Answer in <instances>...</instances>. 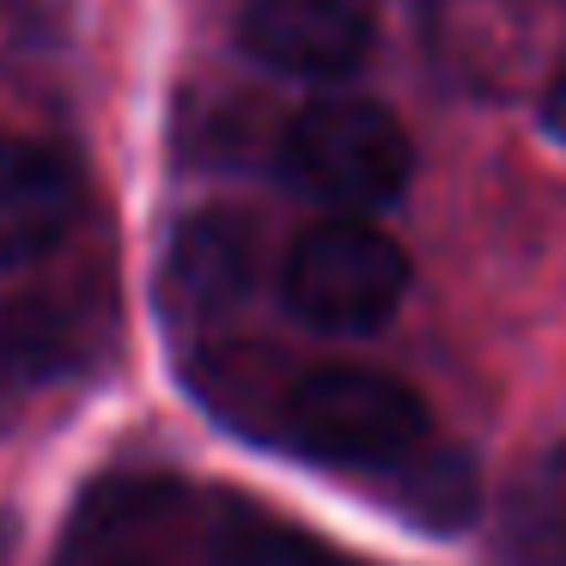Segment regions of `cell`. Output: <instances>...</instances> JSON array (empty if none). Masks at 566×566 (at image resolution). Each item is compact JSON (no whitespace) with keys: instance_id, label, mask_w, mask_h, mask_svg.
<instances>
[{"instance_id":"obj_1","label":"cell","mask_w":566,"mask_h":566,"mask_svg":"<svg viewBox=\"0 0 566 566\" xmlns=\"http://www.w3.org/2000/svg\"><path fill=\"white\" fill-rule=\"evenodd\" d=\"M281 432L298 457L359 481H390L432 444V415L402 378L371 366H317L281 396Z\"/></svg>"},{"instance_id":"obj_2","label":"cell","mask_w":566,"mask_h":566,"mask_svg":"<svg viewBox=\"0 0 566 566\" xmlns=\"http://www.w3.org/2000/svg\"><path fill=\"white\" fill-rule=\"evenodd\" d=\"M281 171L329 213H378L415 177L408 128L371 98H317L286 123Z\"/></svg>"},{"instance_id":"obj_3","label":"cell","mask_w":566,"mask_h":566,"mask_svg":"<svg viewBox=\"0 0 566 566\" xmlns=\"http://www.w3.org/2000/svg\"><path fill=\"white\" fill-rule=\"evenodd\" d=\"M281 298L317 335H371L402 311L408 256L366 213H335L293 238L281 262Z\"/></svg>"},{"instance_id":"obj_4","label":"cell","mask_w":566,"mask_h":566,"mask_svg":"<svg viewBox=\"0 0 566 566\" xmlns=\"http://www.w3.org/2000/svg\"><path fill=\"white\" fill-rule=\"evenodd\" d=\"M238 43L293 80H342L371 50L366 0H244Z\"/></svg>"},{"instance_id":"obj_5","label":"cell","mask_w":566,"mask_h":566,"mask_svg":"<svg viewBox=\"0 0 566 566\" xmlns=\"http://www.w3.org/2000/svg\"><path fill=\"white\" fill-rule=\"evenodd\" d=\"M165 311L184 329H208V323L232 317L256 286V220L232 208L189 213L171 238L165 256Z\"/></svg>"},{"instance_id":"obj_6","label":"cell","mask_w":566,"mask_h":566,"mask_svg":"<svg viewBox=\"0 0 566 566\" xmlns=\"http://www.w3.org/2000/svg\"><path fill=\"white\" fill-rule=\"evenodd\" d=\"M86 208L80 165L50 140L0 135V269H25L74 232Z\"/></svg>"},{"instance_id":"obj_7","label":"cell","mask_w":566,"mask_h":566,"mask_svg":"<svg viewBox=\"0 0 566 566\" xmlns=\"http://www.w3.org/2000/svg\"><path fill=\"white\" fill-rule=\"evenodd\" d=\"M500 566H566V444L512 493L500 524Z\"/></svg>"},{"instance_id":"obj_8","label":"cell","mask_w":566,"mask_h":566,"mask_svg":"<svg viewBox=\"0 0 566 566\" xmlns=\"http://www.w3.org/2000/svg\"><path fill=\"white\" fill-rule=\"evenodd\" d=\"M208 566H342V560L286 517L226 500L208 530Z\"/></svg>"},{"instance_id":"obj_9","label":"cell","mask_w":566,"mask_h":566,"mask_svg":"<svg viewBox=\"0 0 566 566\" xmlns=\"http://www.w3.org/2000/svg\"><path fill=\"white\" fill-rule=\"evenodd\" d=\"M542 128L566 147V67L548 80V92H542Z\"/></svg>"},{"instance_id":"obj_10","label":"cell","mask_w":566,"mask_h":566,"mask_svg":"<svg viewBox=\"0 0 566 566\" xmlns=\"http://www.w3.org/2000/svg\"><path fill=\"white\" fill-rule=\"evenodd\" d=\"M0 566H13V536H7V524H0Z\"/></svg>"},{"instance_id":"obj_11","label":"cell","mask_w":566,"mask_h":566,"mask_svg":"<svg viewBox=\"0 0 566 566\" xmlns=\"http://www.w3.org/2000/svg\"><path fill=\"white\" fill-rule=\"evenodd\" d=\"M128 566H135V560H128Z\"/></svg>"}]
</instances>
